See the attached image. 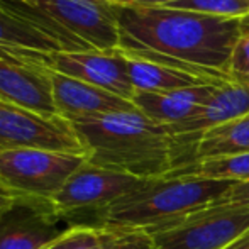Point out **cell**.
Returning a JSON list of instances; mask_svg holds the SVG:
<instances>
[{
  "label": "cell",
  "mask_w": 249,
  "mask_h": 249,
  "mask_svg": "<svg viewBox=\"0 0 249 249\" xmlns=\"http://www.w3.org/2000/svg\"><path fill=\"white\" fill-rule=\"evenodd\" d=\"M121 50L180 70L212 87L231 82L229 63L241 19L194 10L115 3Z\"/></svg>",
  "instance_id": "6da1fadb"
},
{
  "label": "cell",
  "mask_w": 249,
  "mask_h": 249,
  "mask_svg": "<svg viewBox=\"0 0 249 249\" xmlns=\"http://www.w3.org/2000/svg\"><path fill=\"white\" fill-rule=\"evenodd\" d=\"M93 166L132 177L160 178L180 168L181 151L168 125L139 110L70 121Z\"/></svg>",
  "instance_id": "7a4b0ae2"
},
{
  "label": "cell",
  "mask_w": 249,
  "mask_h": 249,
  "mask_svg": "<svg viewBox=\"0 0 249 249\" xmlns=\"http://www.w3.org/2000/svg\"><path fill=\"white\" fill-rule=\"evenodd\" d=\"M234 185V181L195 177L151 178L141 188L100 212L95 220L105 227L154 232L219 202Z\"/></svg>",
  "instance_id": "3957f363"
},
{
  "label": "cell",
  "mask_w": 249,
  "mask_h": 249,
  "mask_svg": "<svg viewBox=\"0 0 249 249\" xmlns=\"http://www.w3.org/2000/svg\"><path fill=\"white\" fill-rule=\"evenodd\" d=\"M87 161V154L61 151H5L0 153V183L20 202L48 209L50 200Z\"/></svg>",
  "instance_id": "277c9868"
},
{
  "label": "cell",
  "mask_w": 249,
  "mask_h": 249,
  "mask_svg": "<svg viewBox=\"0 0 249 249\" xmlns=\"http://www.w3.org/2000/svg\"><path fill=\"white\" fill-rule=\"evenodd\" d=\"M249 231V205L215 202L149 232L154 249H226Z\"/></svg>",
  "instance_id": "5b68a950"
},
{
  "label": "cell",
  "mask_w": 249,
  "mask_h": 249,
  "mask_svg": "<svg viewBox=\"0 0 249 249\" xmlns=\"http://www.w3.org/2000/svg\"><path fill=\"white\" fill-rule=\"evenodd\" d=\"M146 181L144 178L93 166L87 161L50 200L48 209L58 219L92 212L97 217L117 200L141 188Z\"/></svg>",
  "instance_id": "8992f818"
},
{
  "label": "cell",
  "mask_w": 249,
  "mask_h": 249,
  "mask_svg": "<svg viewBox=\"0 0 249 249\" xmlns=\"http://www.w3.org/2000/svg\"><path fill=\"white\" fill-rule=\"evenodd\" d=\"M31 148L85 154L71 122L65 117L43 115L0 100V153Z\"/></svg>",
  "instance_id": "52a82bcc"
},
{
  "label": "cell",
  "mask_w": 249,
  "mask_h": 249,
  "mask_svg": "<svg viewBox=\"0 0 249 249\" xmlns=\"http://www.w3.org/2000/svg\"><path fill=\"white\" fill-rule=\"evenodd\" d=\"M46 54L0 46V100L43 115H58Z\"/></svg>",
  "instance_id": "ba28073f"
},
{
  "label": "cell",
  "mask_w": 249,
  "mask_h": 249,
  "mask_svg": "<svg viewBox=\"0 0 249 249\" xmlns=\"http://www.w3.org/2000/svg\"><path fill=\"white\" fill-rule=\"evenodd\" d=\"M99 51L121 48L115 3L108 0H24Z\"/></svg>",
  "instance_id": "9c48e42d"
},
{
  "label": "cell",
  "mask_w": 249,
  "mask_h": 249,
  "mask_svg": "<svg viewBox=\"0 0 249 249\" xmlns=\"http://www.w3.org/2000/svg\"><path fill=\"white\" fill-rule=\"evenodd\" d=\"M48 68L61 75L82 80L89 85L110 92L121 99L131 100L134 89L127 76L125 58L121 48L112 51H76L48 53Z\"/></svg>",
  "instance_id": "30bf717a"
},
{
  "label": "cell",
  "mask_w": 249,
  "mask_h": 249,
  "mask_svg": "<svg viewBox=\"0 0 249 249\" xmlns=\"http://www.w3.org/2000/svg\"><path fill=\"white\" fill-rule=\"evenodd\" d=\"M246 115H249V89L236 83H227L224 87H217L209 100L190 119L180 124L168 125L180 144V168L192 163L194 142L200 134Z\"/></svg>",
  "instance_id": "8fae6325"
},
{
  "label": "cell",
  "mask_w": 249,
  "mask_h": 249,
  "mask_svg": "<svg viewBox=\"0 0 249 249\" xmlns=\"http://www.w3.org/2000/svg\"><path fill=\"white\" fill-rule=\"evenodd\" d=\"M53 100L58 115L66 121L97 117V115L114 114V112L138 110L131 100L121 99L110 92L89 85L82 80L61 75L51 70Z\"/></svg>",
  "instance_id": "7c38bea8"
},
{
  "label": "cell",
  "mask_w": 249,
  "mask_h": 249,
  "mask_svg": "<svg viewBox=\"0 0 249 249\" xmlns=\"http://www.w3.org/2000/svg\"><path fill=\"white\" fill-rule=\"evenodd\" d=\"M46 207L17 200L0 219V249H46L63 232Z\"/></svg>",
  "instance_id": "4fadbf2b"
},
{
  "label": "cell",
  "mask_w": 249,
  "mask_h": 249,
  "mask_svg": "<svg viewBox=\"0 0 249 249\" xmlns=\"http://www.w3.org/2000/svg\"><path fill=\"white\" fill-rule=\"evenodd\" d=\"M217 87L195 85L171 92H136L132 104L141 114L163 125H175L190 119L209 100Z\"/></svg>",
  "instance_id": "5bb4252c"
},
{
  "label": "cell",
  "mask_w": 249,
  "mask_h": 249,
  "mask_svg": "<svg viewBox=\"0 0 249 249\" xmlns=\"http://www.w3.org/2000/svg\"><path fill=\"white\" fill-rule=\"evenodd\" d=\"M122 54L125 58L127 76L134 92H171V90L187 89V87L207 85L202 80L180 70L158 65L124 51Z\"/></svg>",
  "instance_id": "9a60e30c"
},
{
  "label": "cell",
  "mask_w": 249,
  "mask_h": 249,
  "mask_svg": "<svg viewBox=\"0 0 249 249\" xmlns=\"http://www.w3.org/2000/svg\"><path fill=\"white\" fill-rule=\"evenodd\" d=\"M243 153H249V115L200 134L194 142L192 163Z\"/></svg>",
  "instance_id": "2e32d148"
},
{
  "label": "cell",
  "mask_w": 249,
  "mask_h": 249,
  "mask_svg": "<svg viewBox=\"0 0 249 249\" xmlns=\"http://www.w3.org/2000/svg\"><path fill=\"white\" fill-rule=\"evenodd\" d=\"M0 46L39 53H59L61 46L53 37L24 19L0 0Z\"/></svg>",
  "instance_id": "e0dca14e"
},
{
  "label": "cell",
  "mask_w": 249,
  "mask_h": 249,
  "mask_svg": "<svg viewBox=\"0 0 249 249\" xmlns=\"http://www.w3.org/2000/svg\"><path fill=\"white\" fill-rule=\"evenodd\" d=\"M170 175L243 183V181H249V153L195 161L183 168H177Z\"/></svg>",
  "instance_id": "ac0fdd59"
},
{
  "label": "cell",
  "mask_w": 249,
  "mask_h": 249,
  "mask_svg": "<svg viewBox=\"0 0 249 249\" xmlns=\"http://www.w3.org/2000/svg\"><path fill=\"white\" fill-rule=\"evenodd\" d=\"M170 9L194 10V12L210 14V16L232 17V19H244L249 17V0H178L170 5Z\"/></svg>",
  "instance_id": "d6986e66"
},
{
  "label": "cell",
  "mask_w": 249,
  "mask_h": 249,
  "mask_svg": "<svg viewBox=\"0 0 249 249\" xmlns=\"http://www.w3.org/2000/svg\"><path fill=\"white\" fill-rule=\"evenodd\" d=\"M46 249H102V232L99 226L76 224L65 229Z\"/></svg>",
  "instance_id": "ffe728a7"
},
{
  "label": "cell",
  "mask_w": 249,
  "mask_h": 249,
  "mask_svg": "<svg viewBox=\"0 0 249 249\" xmlns=\"http://www.w3.org/2000/svg\"><path fill=\"white\" fill-rule=\"evenodd\" d=\"M99 227L102 232V249H154L153 237L146 231Z\"/></svg>",
  "instance_id": "44dd1931"
},
{
  "label": "cell",
  "mask_w": 249,
  "mask_h": 249,
  "mask_svg": "<svg viewBox=\"0 0 249 249\" xmlns=\"http://www.w3.org/2000/svg\"><path fill=\"white\" fill-rule=\"evenodd\" d=\"M229 76L232 83L249 89V27L241 26V36L231 56Z\"/></svg>",
  "instance_id": "7402d4cb"
},
{
  "label": "cell",
  "mask_w": 249,
  "mask_h": 249,
  "mask_svg": "<svg viewBox=\"0 0 249 249\" xmlns=\"http://www.w3.org/2000/svg\"><path fill=\"white\" fill-rule=\"evenodd\" d=\"M222 203H239V205H249V181L236 183L222 198Z\"/></svg>",
  "instance_id": "603a6c76"
},
{
  "label": "cell",
  "mask_w": 249,
  "mask_h": 249,
  "mask_svg": "<svg viewBox=\"0 0 249 249\" xmlns=\"http://www.w3.org/2000/svg\"><path fill=\"white\" fill-rule=\"evenodd\" d=\"M16 203H17V198L0 183V219H2L7 212H10Z\"/></svg>",
  "instance_id": "cb8c5ba5"
},
{
  "label": "cell",
  "mask_w": 249,
  "mask_h": 249,
  "mask_svg": "<svg viewBox=\"0 0 249 249\" xmlns=\"http://www.w3.org/2000/svg\"><path fill=\"white\" fill-rule=\"evenodd\" d=\"M178 0H131L129 3H134V5H148V7H158V5H170Z\"/></svg>",
  "instance_id": "d4e9b609"
},
{
  "label": "cell",
  "mask_w": 249,
  "mask_h": 249,
  "mask_svg": "<svg viewBox=\"0 0 249 249\" xmlns=\"http://www.w3.org/2000/svg\"><path fill=\"white\" fill-rule=\"evenodd\" d=\"M226 249H249V231L246 234H243L239 239L234 241L232 244H229Z\"/></svg>",
  "instance_id": "484cf974"
},
{
  "label": "cell",
  "mask_w": 249,
  "mask_h": 249,
  "mask_svg": "<svg viewBox=\"0 0 249 249\" xmlns=\"http://www.w3.org/2000/svg\"><path fill=\"white\" fill-rule=\"evenodd\" d=\"M241 26H243V27H249V17H244V19H241Z\"/></svg>",
  "instance_id": "4316f807"
},
{
  "label": "cell",
  "mask_w": 249,
  "mask_h": 249,
  "mask_svg": "<svg viewBox=\"0 0 249 249\" xmlns=\"http://www.w3.org/2000/svg\"><path fill=\"white\" fill-rule=\"evenodd\" d=\"M108 2H112V3H129L131 0H108Z\"/></svg>",
  "instance_id": "83f0119b"
}]
</instances>
